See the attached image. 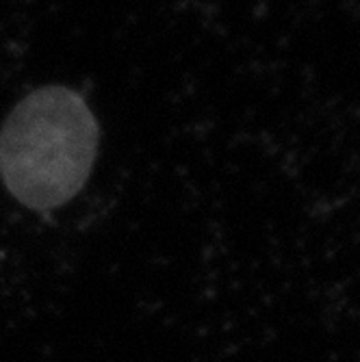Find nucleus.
I'll use <instances>...</instances> for the list:
<instances>
[{"mask_svg":"<svg viewBox=\"0 0 360 362\" xmlns=\"http://www.w3.org/2000/svg\"><path fill=\"white\" fill-rule=\"evenodd\" d=\"M98 152V122L70 87H40L0 128V178L30 211L68 204L85 187Z\"/></svg>","mask_w":360,"mask_h":362,"instance_id":"f257e3e1","label":"nucleus"}]
</instances>
